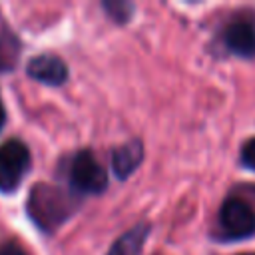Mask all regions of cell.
<instances>
[{"label":"cell","mask_w":255,"mask_h":255,"mask_svg":"<svg viewBox=\"0 0 255 255\" xmlns=\"http://www.w3.org/2000/svg\"><path fill=\"white\" fill-rule=\"evenodd\" d=\"M28 209L40 227L52 229L70 217V213L74 211V201L62 189L42 183L32 189Z\"/></svg>","instance_id":"cell-1"},{"label":"cell","mask_w":255,"mask_h":255,"mask_svg":"<svg viewBox=\"0 0 255 255\" xmlns=\"http://www.w3.org/2000/svg\"><path fill=\"white\" fill-rule=\"evenodd\" d=\"M70 181L80 193H102L108 187V171L90 149H82L72 159Z\"/></svg>","instance_id":"cell-2"},{"label":"cell","mask_w":255,"mask_h":255,"mask_svg":"<svg viewBox=\"0 0 255 255\" xmlns=\"http://www.w3.org/2000/svg\"><path fill=\"white\" fill-rule=\"evenodd\" d=\"M217 223L225 237L245 239L255 233V211L241 197H227L219 207Z\"/></svg>","instance_id":"cell-3"},{"label":"cell","mask_w":255,"mask_h":255,"mask_svg":"<svg viewBox=\"0 0 255 255\" xmlns=\"http://www.w3.org/2000/svg\"><path fill=\"white\" fill-rule=\"evenodd\" d=\"M30 167V151L24 141L8 139L0 145V191H14Z\"/></svg>","instance_id":"cell-4"},{"label":"cell","mask_w":255,"mask_h":255,"mask_svg":"<svg viewBox=\"0 0 255 255\" xmlns=\"http://www.w3.org/2000/svg\"><path fill=\"white\" fill-rule=\"evenodd\" d=\"M221 40L227 52L247 60L255 58V22L251 18L231 20L223 28Z\"/></svg>","instance_id":"cell-5"},{"label":"cell","mask_w":255,"mask_h":255,"mask_svg":"<svg viewBox=\"0 0 255 255\" xmlns=\"http://www.w3.org/2000/svg\"><path fill=\"white\" fill-rule=\"evenodd\" d=\"M28 76L48 86H62L68 80V66L54 54H40L28 62Z\"/></svg>","instance_id":"cell-6"},{"label":"cell","mask_w":255,"mask_h":255,"mask_svg":"<svg viewBox=\"0 0 255 255\" xmlns=\"http://www.w3.org/2000/svg\"><path fill=\"white\" fill-rule=\"evenodd\" d=\"M143 143L139 139H131V141H126L124 145L116 147L112 151V169L114 173L120 177V179H126L129 177L137 167L139 163L143 161Z\"/></svg>","instance_id":"cell-7"},{"label":"cell","mask_w":255,"mask_h":255,"mask_svg":"<svg viewBox=\"0 0 255 255\" xmlns=\"http://www.w3.org/2000/svg\"><path fill=\"white\" fill-rule=\"evenodd\" d=\"M151 227L149 223H137L131 229H128L124 235L116 239V243L110 247L108 255H139L141 247L145 245V239L149 235Z\"/></svg>","instance_id":"cell-8"},{"label":"cell","mask_w":255,"mask_h":255,"mask_svg":"<svg viewBox=\"0 0 255 255\" xmlns=\"http://www.w3.org/2000/svg\"><path fill=\"white\" fill-rule=\"evenodd\" d=\"M102 8L118 24L129 22L131 16H133V10H135V6L131 2H128V0H106V2H102Z\"/></svg>","instance_id":"cell-9"},{"label":"cell","mask_w":255,"mask_h":255,"mask_svg":"<svg viewBox=\"0 0 255 255\" xmlns=\"http://www.w3.org/2000/svg\"><path fill=\"white\" fill-rule=\"evenodd\" d=\"M241 163L247 167V169H251V171H255V137H251V139H247L245 143H243V147H241Z\"/></svg>","instance_id":"cell-10"},{"label":"cell","mask_w":255,"mask_h":255,"mask_svg":"<svg viewBox=\"0 0 255 255\" xmlns=\"http://www.w3.org/2000/svg\"><path fill=\"white\" fill-rule=\"evenodd\" d=\"M0 255H26V253L16 241H4L0 243Z\"/></svg>","instance_id":"cell-11"},{"label":"cell","mask_w":255,"mask_h":255,"mask_svg":"<svg viewBox=\"0 0 255 255\" xmlns=\"http://www.w3.org/2000/svg\"><path fill=\"white\" fill-rule=\"evenodd\" d=\"M10 68H12V60H10V56L6 54V50L0 46V72L10 70Z\"/></svg>","instance_id":"cell-12"},{"label":"cell","mask_w":255,"mask_h":255,"mask_svg":"<svg viewBox=\"0 0 255 255\" xmlns=\"http://www.w3.org/2000/svg\"><path fill=\"white\" fill-rule=\"evenodd\" d=\"M4 122H6V112H4V106H2V102H0V129H2Z\"/></svg>","instance_id":"cell-13"},{"label":"cell","mask_w":255,"mask_h":255,"mask_svg":"<svg viewBox=\"0 0 255 255\" xmlns=\"http://www.w3.org/2000/svg\"><path fill=\"white\" fill-rule=\"evenodd\" d=\"M243 255H255V253H243Z\"/></svg>","instance_id":"cell-14"}]
</instances>
